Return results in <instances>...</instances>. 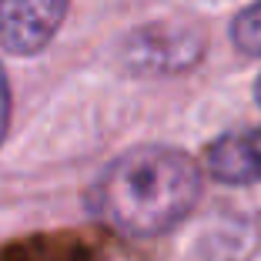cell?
Wrapping results in <instances>:
<instances>
[{"mask_svg": "<svg viewBox=\"0 0 261 261\" xmlns=\"http://www.w3.org/2000/svg\"><path fill=\"white\" fill-rule=\"evenodd\" d=\"M201 198V168L171 144H141L117 154L97 174L87 207L127 238H158L177 228Z\"/></svg>", "mask_w": 261, "mask_h": 261, "instance_id": "6da1fadb", "label": "cell"}, {"mask_svg": "<svg viewBox=\"0 0 261 261\" xmlns=\"http://www.w3.org/2000/svg\"><path fill=\"white\" fill-rule=\"evenodd\" d=\"M70 0H0V47L34 57L57 37Z\"/></svg>", "mask_w": 261, "mask_h": 261, "instance_id": "7a4b0ae2", "label": "cell"}, {"mask_svg": "<svg viewBox=\"0 0 261 261\" xmlns=\"http://www.w3.org/2000/svg\"><path fill=\"white\" fill-rule=\"evenodd\" d=\"M204 40L194 31H177V27H147L138 31L124 47V57L134 70L147 74H177L201 61Z\"/></svg>", "mask_w": 261, "mask_h": 261, "instance_id": "3957f363", "label": "cell"}, {"mask_svg": "<svg viewBox=\"0 0 261 261\" xmlns=\"http://www.w3.org/2000/svg\"><path fill=\"white\" fill-rule=\"evenodd\" d=\"M207 174L221 185H258L261 181V127L231 130L211 141L204 154Z\"/></svg>", "mask_w": 261, "mask_h": 261, "instance_id": "277c9868", "label": "cell"}, {"mask_svg": "<svg viewBox=\"0 0 261 261\" xmlns=\"http://www.w3.org/2000/svg\"><path fill=\"white\" fill-rule=\"evenodd\" d=\"M231 40L241 54L261 57V0H254L251 7H245L231 20Z\"/></svg>", "mask_w": 261, "mask_h": 261, "instance_id": "5b68a950", "label": "cell"}, {"mask_svg": "<svg viewBox=\"0 0 261 261\" xmlns=\"http://www.w3.org/2000/svg\"><path fill=\"white\" fill-rule=\"evenodd\" d=\"M7 127H10V84L4 67H0V144L7 138Z\"/></svg>", "mask_w": 261, "mask_h": 261, "instance_id": "8992f818", "label": "cell"}, {"mask_svg": "<svg viewBox=\"0 0 261 261\" xmlns=\"http://www.w3.org/2000/svg\"><path fill=\"white\" fill-rule=\"evenodd\" d=\"M254 100H258V104H261V77H258V81H254Z\"/></svg>", "mask_w": 261, "mask_h": 261, "instance_id": "52a82bcc", "label": "cell"}]
</instances>
